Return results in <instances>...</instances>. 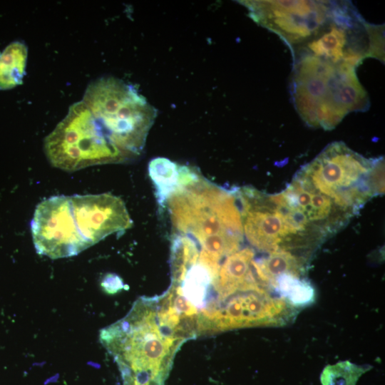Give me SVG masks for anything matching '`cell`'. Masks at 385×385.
Segmentation results:
<instances>
[{
	"instance_id": "cell-7",
	"label": "cell",
	"mask_w": 385,
	"mask_h": 385,
	"mask_svg": "<svg viewBox=\"0 0 385 385\" xmlns=\"http://www.w3.org/2000/svg\"><path fill=\"white\" fill-rule=\"evenodd\" d=\"M250 17L277 34L291 51L316 35L333 17L338 1H243Z\"/></svg>"
},
{
	"instance_id": "cell-8",
	"label": "cell",
	"mask_w": 385,
	"mask_h": 385,
	"mask_svg": "<svg viewBox=\"0 0 385 385\" xmlns=\"http://www.w3.org/2000/svg\"><path fill=\"white\" fill-rule=\"evenodd\" d=\"M225 300L222 307L203 309L200 330L280 324L291 313L285 299L271 297L260 285L238 291Z\"/></svg>"
},
{
	"instance_id": "cell-13",
	"label": "cell",
	"mask_w": 385,
	"mask_h": 385,
	"mask_svg": "<svg viewBox=\"0 0 385 385\" xmlns=\"http://www.w3.org/2000/svg\"><path fill=\"white\" fill-rule=\"evenodd\" d=\"M303 261L284 250H277L266 257L253 261L256 277L261 284L273 286L275 281L287 274L300 277Z\"/></svg>"
},
{
	"instance_id": "cell-15",
	"label": "cell",
	"mask_w": 385,
	"mask_h": 385,
	"mask_svg": "<svg viewBox=\"0 0 385 385\" xmlns=\"http://www.w3.org/2000/svg\"><path fill=\"white\" fill-rule=\"evenodd\" d=\"M180 165L166 158H155L148 165L149 175L155 185L160 205H163L178 184Z\"/></svg>"
},
{
	"instance_id": "cell-10",
	"label": "cell",
	"mask_w": 385,
	"mask_h": 385,
	"mask_svg": "<svg viewBox=\"0 0 385 385\" xmlns=\"http://www.w3.org/2000/svg\"><path fill=\"white\" fill-rule=\"evenodd\" d=\"M240 206L244 237L255 249L292 252L294 235L275 207L271 195L252 187L235 191Z\"/></svg>"
},
{
	"instance_id": "cell-9",
	"label": "cell",
	"mask_w": 385,
	"mask_h": 385,
	"mask_svg": "<svg viewBox=\"0 0 385 385\" xmlns=\"http://www.w3.org/2000/svg\"><path fill=\"white\" fill-rule=\"evenodd\" d=\"M31 232L36 252L51 259L73 257L91 247L77 228L70 196H51L39 202Z\"/></svg>"
},
{
	"instance_id": "cell-1",
	"label": "cell",
	"mask_w": 385,
	"mask_h": 385,
	"mask_svg": "<svg viewBox=\"0 0 385 385\" xmlns=\"http://www.w3.org/2000/svg\"><path fill=\"white\" fill-rule=\"evenodd\" d=\"M164 205L173 233L190 238L214 261L240 250L244 235L235 191L212 183L197 169L180 165L178 184Z\"/></svg>"
},
{
	"instance_id": "cell-4",
	"label": "cell",
	"mask_w": 385,
	"mask_h": 385,
	"mask_svg": "<svg viewBox=\"0 0 385 385\" xmlns=\"http://www.w3.org/2000/svg\"><path fill=\"white\" fill-rule=\"evenodd\" d=\"M384 158H364L337 141L299 171L317 190L357 215L367 201L384 192Z\"/></svg>"
},
{
	"instance_id": "cell-3",
	"label": "cell",
	"mask_w": 385,
	"mask_h": 385,
	"mask_svg": "<svg viewBox=\"0 0 385 385\" xmlns=\"http://www.w3.org/2000/svg\"><path fill=\"white\" fill-rule=\"evenodd\" d=\"M82 101L124 163L140 155L157 111L133 86L101 77L88 84Z\"/></svg>"
},
{
	"instance_id": "cell-2",
	"label": "cell",
	"mask_w": 385,
	"mask_h": 385,
	"mask_svg": "<svg viewBox=\"0 0 385 385\" xmlns=\"http://www.w3.org/2000/svg\"><path fill=\"white\" fill-rule=\"evenodd\" d=\"M290 93L294 108L308 125L334 128L351 112L370 106L356 67L308 54L292 55Z\"/></svg>"
},
{
	"instance_id": "cell-17",
	"label": "cell",
	"mask_w": 385,
	"mask_h": 385,
	"mask_svg": "<svg viewBox=\"0 0 385 385\" xmlns=\"http://www.w3.org/2000/svg\"><path fill=\"white\" fill-rule=\"evenodd\" d=\"M364 372L361 367L343 361L327 366L322 374L321 381L323 385H355Z\"/></svg>"
},
{
	"instance_id": "cell-11",
	"label": "cell",
	"mask_w": 385,
	"mask_h": 385,
	"mask_svg": "<svg viewBox=\"0 0 385 385\" xmlns=\"http://www.w3.org/2000/svg\"><path fill=\"white\" fill-rule=\"evenodd\" d=\"M70 198L77 228L91 247L133 225L124 202L111 193L73 195Z\"/></svg>"
},
{
	"instance_id": "cell-16",
	"label": "cell",
	"mask_w": 385,
	"mask_h": 385,
	"mask_svg": "<svg viewBox=\"0 0 385 385\" xmlns=\"http://www.w3.org/2000/svg\"><path fill=\"white\" fill-rule=\"evenodd\" d=\"M292 306L302 307L312 302L314 297L313 287L300 277L290 274L279 277L273 284Z\"/></svg>"
},
{
	"instance_id": "cell-14",
	"label": "cell",
	"mask_w": 385,
	"mask_h": 385,
	"mask_svg": "<svg viewBox=\"0 0 385 385\" xmlns=\"http://www.w3.org/2000/svg\"><path fill=\"white\" fill-rule=\"evenodd\" d=\"M28 57L26 45L15 41L0 54V90L13 88L22 83Z\"/></svg>"
},
{
	"instance_id": "cell-12",
	"label": "cell",
	"mask_w": 385,
	"mask_h": 385,
	"mask_svg": "<svg viewBox=\"0 0 385 385\" xmlns=\"http://www.w3.org/2000/svg\"><path fill=\"white\" fill-rule=\"evenodd\" d=\"M255 252L250 248L238 250L225 257L220 266L214 285L220 300L260 284L253 267Z\"/></svg>"
},
{
	"instance_id": "cell-5",
	"label": "cell",
	"mask_w": 385,
	"mask_h": 385,
	"mask_svg": "<svg viewBox=\"0 0 385 385\" xmlns=\"http://www.w3.org/2000/svg\"><path fill=\"white\" fill-rule=\"evenodd\" d=\"M145 301H137L128 314L101 331L100 339L123 373L163 381L168 371L175 338L166 335Z\"/></svg>"
},
{
	"instance_id": "cell-6",
	"label": "cell",
	"mask_w": 385,
	"mask_h": 385,
	"mask_svg": "<svg viewBox=\"0 0 385 385\" xmlns=\"http://www.w3.org/2000/svg\"><path fill=\"white\" fill-rule=\"evenodd\" d=\"M43 151L52 166L67 172L123 163L82 100L45 137Z\"/></svg>"
}]
</instances>
